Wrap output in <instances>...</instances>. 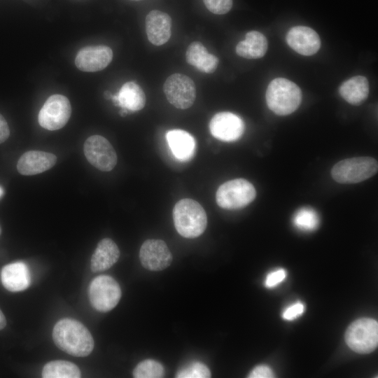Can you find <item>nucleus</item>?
<instances>
[{"label":"nucleus","mask_w":378,"mask_h":378,"mask_svg":"<svg viewBox=\"0 0 378 378\" xmlns=\"http://www.w3.org/2000/svg\"><path fill=\"white\" fill-rule=\"evenodd\" d=\"M178 378H207L211 372L206 365L200 362H193L180 370L176 375Z\"/></svg>","instance_id":"bb28decb"},{"label":"nucleus","mask_w":378,"mask_h":378,"mask_svg":"<svg viewBox=\"0 0 378 378\" xmlns=\"http://www.w3.org/2000/svg\"><path fill=\"white\" fill-rule=\"evenodd\" d=\"M115 104L130 111L141 110L146 104V95L142 88L135 82L125 83L117 95H112Z\"/></svg>","instance_id":"a211bd4d"},{"label":"nucleus","mask_w":378,"mask_h":378,"mask_svg":"<svg viewBox=\"0 0 378 378\" xmlns=\"http://www.w3.org/2000/svg\"><path fill=\"white\" fill-rule=\"evenodd\" d=\"M339 92L348 103L352 105H359L368 97V80L363 76L351 77L340 85Z\"/></svg>","instance_id":"5701e85b"},{"label":"nucleus","mask_w":378,"mask_h":378,"mask_svg":"<svg viewBox=\"0 0 378 378\" xmlns=\"http://www.w3.org/2000/svg\"><path fill=\"white\" fill-rule=\"evenodd\" d=\"M139 259L144 267L160 271L169 267L172 255L166 243L161 239H147L141 245Z\"/></svg>","instance_id":"f8f14e48"},{"label":"nucleus","mask_w":378,"mask_h":378,"mask_svg":"<svg viewBox=\"0 0 378 378\" xmlns=\"http://www.w3.org/2000/svg\"><path fill=\"white\" fill-rule=\"evenodd\" d=\"M304 311V304L298 302L285 309L282 314V317L285 320L291 321L302 315Z\"/></svg>","instance_id":"c756f323"},{"label":"nucleus","mask_w":378,"mask_h":378,"mask_svg":"<svg viewBox=\"0 0 378 378\" xmlns=\"http://www.w3.org/2000/svg\"><path fill=\"white\" fill-rule=\"evenodd\" d=\"M83 150L88 161L100 171H111L117 164V155L113 147L102 136L88 137L84 143Z\"/></svg>","instance_id":"9d476101"},{"label":"nucleus","mask_w":378,"mask_h":378,"mask_svg":"<svg viewBox=\"0 0 378 378\" xmlns=\"http://www.w3.org/2000/svg\"><path fill=\"white\" fill-rule=\"evenodd\" d=\"M166 139L173 155L181 161L190 160L195 153V140L188 132L172 130L167 132Z\"/></svg>","instance_id":"6ab92c4d"},{"label":"nucleus","mask_w":378,"mask_h":378,"mask_svg":"<svg viewBox=\"0 0 378 378\" xmlns=\"http://www.w3.org/2000/svg\"><path fill=\"white\" fill-rule=\"evenodd\" d=\"M349 347L360 354L373 351L378 344V323L372 318H360L354 321L345 333Z\"/></svg>","instance_id":"423d86ee"},{"label":"nucleus","mask_w":378,"mask_h":378,"mask_svg":"<svg viewBox=\"0 0 378 378\" xmlns=\"http://www.w3.org/2000/svg\"><path fill=\"white\" fill-rule=\"evenodd\" d=\"M71 113L69 99L62 94H52L47 99L39 111L38 123L46 130H57L67 123Z\"/></svg>","instance_id":"6e6552de"},{"label":"nucleus","mask_w":378,"mask_h":378,"mask_svg":"<svg viewBox=\"0 0 378 378\" xmlns=\"http://www.w3.org/2000/svg\"><path fill=\"white\" fill-rule=\"evenodd\" d=\"M256 191L251 183L244 178L225 182L216 191L218 205L225 209H239L253 201Z\"/></svg>","instance_id":"39448f33"},{"label":"nucleus","mask_w":378,"mask_h":378,"mask_svg":"<svg viewBox=\"0 0 378 378\" xmlns=\"http://www.w3.org/2000/svg\"><path fill=\"white\" fill-rule=\"evenodd\" d=\"M266 37L258 31L246 33L245 39L239 42L236 46V53L246 59H258L263 57L267 50Z\"/></svg>","instance_id":"4be33fe9"},{"label":"nucleus","mask_w":378,"mask_h":378,"mask_svg":"<svg viewBox=\"0 0 378 378\" xmlns=\"http://www.w3.org/2000/svg\"><path fill=\"white\" fill-rule=\"evenodd\" d=\"M132 1H141V0H132Z\"/></svg>","instance_id":"f704fd0d"},{"label":"nucleus","mask_w":378,"mask_h":378,"mask_svg":"<svg viewBox=\"0 0 378 378\" xmlns=\"http://www.w3.org/2000/svg\"><path fill=\"white\" fill-rule=\"evenodd\" d=\"M10 135L8 123L4 117L0 114V144L4 142Z\"/></svg>","instance_id":"2f4dec72"},{"label":"nucleus","mask_w":378,"mask_h":378,"mask_svg":"<svg viewBox=\"0 0 378 378\" xmlns=\"http://www.w3.org/2000/svg\"><path fill=\"white\" fill-rule=\"evenodd\" d=\"M293 223L300 230L313 231L318 227L319 217L314 209L303 207L296 211L293 218Z\"/></svg>","instance_id":"393cba45"},{"label":"nucleus","mask_w":378,"mask_h":378,"mask_svg":"<svg viewBox=\"0 0 378 378\" xmlns=\"http://www.w3.org/2000/svg\"><path fill=\"white\" fill-rule=\"evenodd\" d=\"M164 374L162 364L155 360L146 359L139 363L133 371L136 378H160Z\"/></svg>","instance_id":"a878e982"},{"label":"nucleus","mask_w":378,"mask_h":378,"mask_svg":"<svg viewBox=\"0 0 378 378\" xmlns=\"http://www.w3.org/2000/svg\"><path fill=\"white\" fill-rule=\"evenodd\" d=\"M244 128V123L240 117L227 111L216 113L209 122L211 135L226 142L238 140L242 136Z\"/></svg>","instance_id":"9b49d317"},{"label":"nucleus","mask_w":378,"mask_h":378,"mask_svg":"<svg viewBox=\"0 0 378 378\" xmlns=\"http://www.w3.org/2000/svg\"><path fill=\"white\" fill-rule=\"evenodd\" d=\"M163 91L168 102L179 109H187L194 103L196 88L193 80L182 74L169 76L163 85Z\"/></svg>","instance_id":"1a4fd4ad"},{"label":"nucleus","mask_w":378,"mask_h":378,"mask_svg":"<svg viewBox=\"0 0 378 378\" xmlns=\"http://www.w3.org/2000/svg\"><path fill=\"white\" fill-rule=\"evenodd\" d=\"M288 45L298 53L310 56L320 48L321 40L318 34L306 26L292 27L286 35Z\"/></svg>","instance_id":"4468645a"},{"label":"nucleus","mask_w":378,"mask_h":378,"mask_svg":"<svg viewBox=\"0 0 378 378\" xmlns=\"http://www.w3.org/2000/svg\"><path fill=\"white\" fill-rule=\"evenodd\" d=\"M1 279L3 286L11 292L27 289L31 284L28 267L22 262L10 263L1 270Z\"/></svg>","instance_id":"f3484780"},{"label":"nucleus","mask_w":378,"mask_h":378,"mask_svg":"<svg viewBox=\"0 0 378 378\" xmlns=\"http://www.w3.org/2000/svg\"><path fill=\"white\" fill-rule=\"evenodd\" d=\"M146 31L148 41L159 46L167 43L172 34V19L166 13L153 10L146 17Z\"/></svg>","instance_id":"2eb2a0df"},{"label":"nucleus","mask_w":378,"mask_h":378,"mask_svg":"<svg viewBox=\"0 0 378 378\" xmlns=\"http://www.w3.org/2000/svg\"><path fill=\"white\" fill-rule=\"evenodd\" d=\"M206 8L212 13L223 15L229 12L232 6V0H203Z\"/></svg>","instance_id":"cd10ccee"},{"label":"nucleus","mask_w":378,"mask_h":378,"mask_svg":"<svg viewBox=\"0 0 378 378\" xmlns=\"http://www.w3.org/2000/svg\"><path fill=\"white\" fill-rule=\"evenodd\" d=\"M378 169L377 161L370 157L344 159L331 170L332 178L340 183H356L374 176Z\"/></svg>","instance_id":"20e7f679"},{"label":"nucleus","mask_w":378,"mask_h":378,"mask_svg":"<svg viewBox=\"0 0 378 378\" xmlns=\"http://www.w3.org/2000/svg\"><path fill=\"white\" fill-rule=\"evenodd\" d=\"M6 325V317L4 316V314H3V312H1V310L0 309V330H2Z\"/></svg>","instance_id":"473e14b6"},{"label":"nucleus","mask_w":378,"mask_h":378,"mask_svg":"<svg viewBox=\"0 0 378 378\" xmlns=\"http://www.w3.org/2000/svg\"><path fill=\"white\" fill-rule=\"evenodd\" d=\"M120 251L116 244L109 238L102 239L92 255L90 267L94 272L109 269L118 260Z\"/></svg>","instance_id":"aec40b11"},{"label":"nucleus","mask_w":378,"mask_h":378,"mask_svg":"<svg viewBox=\"0 0 378 378\" xmlns=\"http://www.w3.org/2000/svg\"><path fill=\"white\" fill-rule=\"evenodd\" d=\"M173 220L176 231L186 238H195L206 230L207 217L201 204L192 199H182L173 209Z\"/></svg>","instance_id":"f03ea898"},{"label":"nucleus","mask_w":378,"mask_h":378,"mask_svg":"<svg viewBox=\"0 0 378 378\" xmlns=\"http://www.w3.org/2000/svg\"><path fill=\"white\" fill-rule=\"evenodd\" d=\"M80 371L73 363L57 360L46 363L42 371L43 378H79Z\"/></svg>","instance_id":"b1692460"},{"label":"nucleus","mask_w":378,"mask_h":378,"mask_svg":"<svg viewBox=\"0 0 378 378\" xmlns=\"http://www.w3.org/2000/svg\"><path fill=\"white\" fill-rule=\"evenodd\" d=\"M274 377L272 369L264 365L256 366L248 376L250 378H272Z\"/></svg>","instance_id":"7c9ffc66"},{"label":"nucleus","mask_w":378,"mask_h":378,"mask_svg":"<svg viewBox=\"0 0 378 378\" xmlns=\"http://www.w3.org/2000/svg\"><path fill=\"white\" fill-rule=\"evenodd\" d=\"M113 59V51L106 46H90L80 49L75 59L76 67L85 72H95L105 69Z\"/></svg>","instance_id":"ddd939ff"},{"label":"nucleus","mask_w":378,"mask_h":378,"mask_svg":"<svg viewBox=\"0 0 378 378\" xmlns=\"http://www.w3.org/2000/svg\"><path fill=\"white\" fill-rule=\"evenodd\" d=\"M3 193H4V190L1 187H0V197L2 196Z\"/></svg>","instance_id":"72a5a7b5"},{"label":"nucleus","mask_w":378,"mask_h":378,"mask_svg":"<svg viewBox=\"0 0 378 378\" xmlns=\"http://www.w3.org/2000/svg\"><path fill=\"white\" fill-rule=\"evenodd\" d=\"M57 162V157L50 153L29 150L19 159L17 169L24 176L38 174L52 168Z\"/></svg>","instance_id":"dca6fc26"},{"label":"nucleus","mask_w":378,"mask_h":378,"mask_svg":"<svg viewBox=\"0 0 378 378\" xmlns=\"http://www.w3.org/2000/svg\"><path fill=\"white\" fill-rule=\"evenodd\" d=\"M286 277V272L284 269H279L269 273L265 279V284L267 288H272L282 282Z\"/></svg>","instance_id":"c85d7f7f"},{"label":"nucleus","mask_w":378,"mask_h":378,"mask_svg":"<svg viewBox=\"0 0 378 378\" xmlns=\"http://www.w3.org/2000/svg\"><path fill=\"white\" fill-rule=\"evenodd\" d=\"M89 297L92 306L96 310L107 312L118 304L121 298V289L113 277L100 275L92 281Z\"/></svg>","instance_id":"0eeeda50"},{"label":"nucleus","mask_w":378,"mask_h":378,"mask_svg":"<svg viewBox=\"0 0 378 378\" xmlns=\"http://www.w3.org/2000/svg\"><path fill=\"white\" fill-rule=\"evenodd\" d=\"M301 101L300 88L286 78H275L267 88V106L277 115H287L292 113L299 107Z\"/></svg>","instance_id":"7ed1b4c3"},{"label":"nucleus","mask_w":378,"mask_h":378,"mask_svg":"<svg viewBox=\"0 0 378 378\" xmlns=\"http://www.w3.org/2000/svg\"><path fill=\"white\" fill-rule=\"evenodd\" d=\"M52 338L56 346L76 357H85L93 350L94 340L90 331L79 321L63 318L54 326Z\"/></svg>","instance_id":"f257e3e1"},{"label":"nucleus","mask_w":378,"mask_h":378,"mask_svg":"<svg viewBox=\"0 0 378 378\" xmlns=\"http://www.w3.org/2000/svg\"><path fill=\"white\" fill-rule=\"evenodd\" d=\"M186 59L189 64L206 74L214 72L218 64V57L208 52L203 44L199 41H194L188 46Z\"/></svg>","instance_id":"412c9836"}]
</instances>
